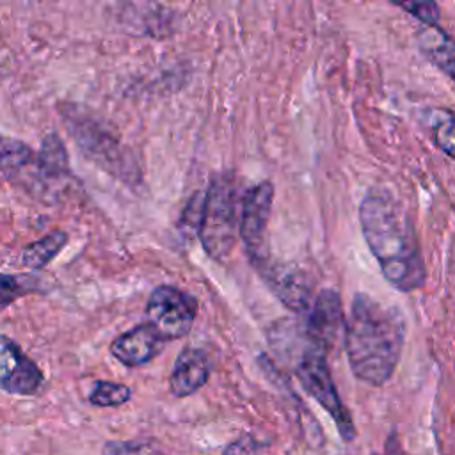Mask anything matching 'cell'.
Here are the masks:
<instances>
[{"mask_svg":"<svg viewBox=\"0 0 455 455\" xmlns=\"http://www.w3.org/2000/svg\"><path fill=\"white\" fill-rule=\"evenodd\" d=\"M359 224L386 281L400 291L421 288L425 259L412 219L398 199L386 188H370L359 206Z\"/></svg>","mask_w":455,"mask_h":455,"instance_id":"1","label":"cell"},{"mask_svg":"<svg viewBox=\"0 0 455 455\" xmlns=\"http://www.w3.org/2000/svg\"><path fill=\"white\" fill-rule=\"evenodd\" d=\"M405 341V320L398 307L368 293H355L345 320V352L352 373L370 384H386L396 370Z\"/></svg>","mask_w":455,"mask_h":455,"instance_id":"2","label":"cell"},{"mask_svg":"<svg viewBox=\"0 0 455 455\" xmlns=\"http://www.w3.org/2000/svg\"><path fill=\"white\" fill-rule=\"evenodd\" d=\"M240 213L236 181L231 174H220L212 180L204 194L197 231L208 256L213 259L228 258L236 243Z\"/></svg>","mask_w":455,"mask_h":455,"instance_id":"3","label":"cell"},{"mask_svg":"<svg viewBox=\"0 0 455 455\" xmlns=\"http://www.w3.org/2000/svg\"><path fill=\"white\" fill-rule=\"evenodd\" d=\"M62 117L69 126V133L91 160L119 180L135 181L139 171L133 158L108 130L80 112H66Z\"/></svg>","mask_w":455,"mask_h":455,"instance_id":"4","label":"cell"},{"mask_svg":"<svg viewBox=\"0 0 455 455\" xmlns=\"http://www.w3.org/2000/svg\"><path fill=\"white\" fill-rule=\"evenodd\" d=\"M295 373L302 384V387L331 414L334 419L339 435L345 441H352L355 437V428L352 416L348 409L343 405L334 380L331 377L327 361H325V352L316 348L313 343H309L295 366Z\"/></svg>","mask_w":455,"mask_h":455,"instance_id":"5","label":"cell"},{"mask_svg":"<svg viewBox=\"0 0 455 455\" xmlns=\"http://www.w3.org/2000/svg\"><path fill=\"white\" fill-rule=\"evenodd\" d=\"M196 313V299L171 284L156 286L146 302L148 323L153 325L165 341L183 338L190 331Z\"/></svg>","mask_w":455,"mask_h":455,"instance_id":"6","label":"cell"},{"mask_svg":"<svg viewBox=\"0 0 455 455\" xmlns=\"http://www.w3.org/2000/svg\"><path fill=\"white\" fill-rule=\"evenodd\" d=\"M0 171L9 181L36 197H52L57 187L46 174L39 153L25 142L4 135H0Z\"/></svg>","mask_w":455,"mask_h":455,"instance_id":"7","label":"cell"},{"mask_svg":"<svg viewBox=\"0 0 455 455\" xmlns=\"http://www.w3.org/2000/svg\"><path fill=\"white\" fill-rule=\"evenodd\" d=\"M272 201H274V185L267 180L251 187L242 199L238 235L254 267H259L268 259L265 240H267V226L272 212Z\"/></svg>","mask_w":455,"mask_h":455,"instance_id":"8","label":"cell"},{"mask_svg":"<svg viewBox=\"0 0 455 455\" xmlns=\"http://www.w3.org/2000/svg\"><path fill=\"white\" fill-rule=\"evenodd\" d=\"M44 384L41 368L7 336L0 334V389L30 396Z\"/></svg>","mask_w":455,"mask_h":455,"instance_id":"9","label":"cell"},{"mask_svg":"<svg viewBox=\"0 0 455 455\" xmlns=\"http://www.w3.org/2000/svg\"><path fill=\"white\" fill-rule=\"evenodd\" d=\"M345 315L339 293L336 290H322L311 304L306 322V338L322 352L334 347L345 336Z\"/></svg>","mask_w":455,"mask_h":455,"instance_id":"10","label":"cell"},{"mask_svg":"<svg viewBox=\"0 0 455 455\" xmlns=\"http://www.w3.org/2000/svg\"><path fill=\"white\" fill-rule=\"evenodd\" d=\"M256 268H259L270 290L288 309L304 313L311 306V284L302 270L291 265L270 263L268 259Z\"/></svg>","mask_w":455,"mask_h":455,"instance_id":"11","label":"cell"},{"mask_svg":"<svg viewBox=\"0 0 455 455\" xmlns=\"http://www.w3.org/2000/svg\"><path fill=\"white\" fill-rule=\"evenodd\" d=\"M165 339L149 323H140L110 343V354L124 366H142L153 361L164 348Z\"/></svg>","mask_w":455,"mask_h":455,"instance_id":"12","label":"cell"},{"mask_svg":"<svg viewBox=\"0 0 455 455\" xmlns=\"http://www.w3.org/2000/svg\"><path fill=\"white\" fill-rule=\"evenodd\" d=\"M210 377V363L204 350L196 347L183 348L172 366L169 389L174 396L185 398L199 391Z\"/></svg>","mask_w":455,"mask_h":455,"instance_id":"13","label":"cell"},{"mask_svg":"<svg viewBox=\"0 0 455 455\" xmlns=\"http://www.w3.org/2000/svg\"><path fill=\"white\" fill-rule=\"evenodd\" d=\"M419 46L423 53L455 82V41L439 27H423Z\"/></svg>","mask_w":455,"mask_h":455,"instance_id":"14","label":"cell"},{"mask_svg":"<svg viewBox=\"0 0 455 455\" xmlns=\"http://www.w3.org/2000/svg\"><path fill=\"white\" fill-rule=\"evenodd\" d=\"M66 242H68V233L62 229H53L48 235L25 245L21 249L20 259H21L23 267H27L30 270H41L60 252V249L66 245Z\"/></svg>","mask_w":455,"mask_h":455,"instance_id":"15","label":"cell"},{"mask_svg":"<svg viewBox=\"0 0 455 455\" xmlns=\"http://www.w3.org/2000/svg\"><path fill=\"white\" fill-rule=\"evenodd\" d=\"M427 126L434 144L455 160V112L450 108H430L427 112Z\"/></svg>","mask_w":455,"mask_h":455,"instance_id":"16","label":"cell"},{"mask_svg":"<svg viewBox=\"0 0 455 455\" xmlns=\"http://www.w3.org/2000/svg\"><path fill=\"white\" fill-rule=\"evenodd\" d=\"M37 153L50 180L55 185H62V181L66 183V180L69 178V164L62 140L55 133H50L43 139Z\"/></svg>","mask_w":455,"mask_h":455,"instance_id":"17","label":"cell"},{"mask_svg":"<svg viewBox=\"0 0 455 455\" xmlns=\"http://www.w3.org/2000/svg\"><path fill=\"white\" fill-rule=\"evenodd\" d=\"M132 398V389L121 382L96 380L89 393V402L96 407H117Z\"/></svg>","mask_w":455,"mask_h":455,"instance_id":"18","label":"cell"},{"mask_svg":"<svg viewBox=\"0 0 455 455\" xmlns=\"http://www.w3.org/2000/svg\"><path fill=\"white\" fill-rule=\"evenodd\" d=\"M101 455H162L149 441H107Z\"/></svg>","mask_w":455,"mask_h":455,"instance_id":"19","label":"cell"},{"mask_svg":"<svg viewBox=\"0 0 455 455\" xmlns=\"http://www.w3.org/2000/svg\"><path fill=\"white\" fill-rule=\"evenodd\" d=\"M398 7L412 14L423 27H439V7L434 2H400Z\"/></svg>","mask_w":455,"mask_h":455,"instance_id":"20","label":"cell"},{"mask_svg":"<svg viewBox=\"0 0 455 455\" xmlns=\"http://www.w3.org/2000/svg\"><path fill=\"white\" fill-rule=\"evenodd\" d=\"M32 288L25 284L23 277L0 274V309L9 306L11 302H14L18 297L25 295Z\"/></svg>","mask_w":455,"mask_h":455,"instance_id":"21","label":"cell"},{"mask_svg":"<svg viewBox=\"0 0 455 455\" xmlns=\"http://www.w3.org/2000/svg\"><path fill=\"white\" fill-rule=\"evenodd\" d=\"M256 446L258 444L252 435L242 434L224 448L222 455H252L256 451Z\"/></svg>","mask_w":455,"mask_h":455,"instance_id":"22","label":"cell"},{"mask_svg":"<svg viewBox=\"0 0 455 455\" xmlns=\"http://www.w3.org/2000/svg\"><path fill=\"white\" fill-rule=\"evenodd\" d=\"M384 455H407L405 450L402 448V443H400L398 435L395 432L384 443Z\"/></svg>","mask_w":455,"mask_h":455,"instance_id":"23","label":"cell"}]
</instances>
